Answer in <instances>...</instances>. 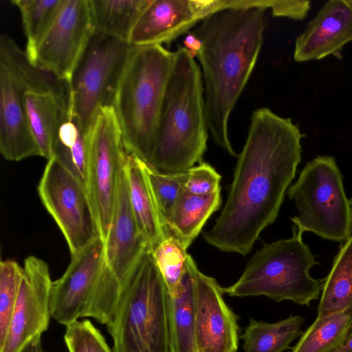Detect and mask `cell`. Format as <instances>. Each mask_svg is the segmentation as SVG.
Listing matches in <instances>:
<instances>
[{
  "mask_svg": "<svg viewBox=\"0 0 352 352\" xmlns=\"http://www.w3.org/2000/svg\"><path fill=\"white\" fill-rule=\"evenodd\" d=\"M94 31L129 43L133 30L151 0H89Z\"/></svg>",
  "mask_w": 352,
  "mask_h": 352,
  "instance_id": "cell-22",
  "label": "cell"
},
{
  "mask_svg": "<svg viewBox=\"0 0 352 352\" xmlns=\"http://www.w3.org/2000/svg\"><path fill=\"white\" fill-rule=\"evenodd\" d=\"M145 166L146 162L127 153L124 170L131 205L147 249L153 252L170 234L157 205Z\"/></svg>",
  "mask_w": 352,
  "mask_h": 352,
  "instance_id": "cell-19",
  "label": "cell"
},
{
  "mask_svg": "<svg viewBox=\"0 0 352 352\" xmlns=\"http://www.w3.org/2000/svg\"><path fill=\"white\" fill-rule=\"evenodd\" d=\"M292 228V237L264 243L237 281L223 287V292L241 298L265 296L276 302L291 300L308 307L317 300L323 280L314 278L309 271L319 263L303 242V232Z\"/></svg>",
  "mask_w": 352,
  "mask_h": 352,
  "instance_id": "cell-6",
  "label": "cell"
},
{
  "mask_svg": "<svg viewBox=\"0 0 352 352\" xmlns=\"http://www.w3.org/2000/svg\"><path fill=\"white\" fill-rule=\"evenodd\" d=\"M93 32L89 1L63 0L50 28L27 55L35 65L69 82Z\"/></svg>",
  "mask_w": 352,
  "mask_h": 352,
  "instance_id": "cell-11",
  "label": "cell"
},
{
  "mask_svg": "<svg viewBox=\"0 0 352 352\" xmlns=\"http://www.w3.org/2000/svg\"><path fill=\"white\" fill-rule=\"evenodd\" d=\"M352 41V6L349 0L327 1L295 41L294 59L302 63L329 56L341 58Z\"/></svg>",
  "mask_w": 352,
  "mask_h": 352,
  "instance_id": "cell-17",
  "label": "cell"
},
{
  "mask_svg": "<svg viewBox=\"0 0 352 352\" xmlns=\"http://www.w3.org/2000/svg\"><path fill=\"white\" fill-rule=\"evenodd\" d=\"M40 352H44V351H43V349L41 350V351H40Z\"/></svg>",
  "mask_w": 352,
  "mask_h": 352,
  "instance_id": "cell-40",
  "label": "cell"
},
{
  "mask_svg": "<svg viewBox=\"0 0 352 352\" xmlns=\"http://www.w3.org/2000/svg\"><path fill=\"white\" fill-rule=\"evenodd\" d=\"M124 163L118 173L111 224L104 241L105 265L122 289L131 271L148 250L131 205Z\"/></svg>",
  "mask_w": 352,
  "mask_h": 352,
  "instance_id": "cell-16",
  "label": "cell"
},
{
  "mask_svg": "<svg viewBox=\"0 0 352 352\" xmlns=\"http://www.w3.org/2000/svg\"><path fill=\"white\" fill-rule=\"evenodd\" d=\"M349 205H350L351 216V221H352V197L349 199Z\"/></svg>",
  "mask_w": 352,
  "mask_h": 352,
  "instance_id": "cell-38",
  "label": "cell"
},
{
  "mask_svg": "<svg viewBox=\"0 0 352 352\" xmlns=\"http://www.w3.org/2000/svg\"><path fill=\"white\" fill-rule=\"evenodd\" d=\"M184 47L195 57L201 47L200 40L193 34H188L184 40Z\"/></svg>",
  "mask_w": 352,
  "mask_h": 352,
  "instance_id": "cell-35",
  "label": "cell"
},
{
  "mask_svg": "<svg viewBox=\"0 0 352 352\" xmlns=\"http://www.w3.org/2000/svg\"><path fill=\"white\" fill-rule=\"evenodd\" d=\"M305 135L290 118L253 111L224 207L204 238L225 252L247 255L274 223L301 161Z\"/></svg>",
  "mask_w": 352,
  "mask_h": 352,
  "instance_id": "cell-1",
  "label": "cell"
},
{
  "mask_svg": "<svg viewBox=\"0 0 352 352\" xmlns=\"http://www.w3.org/2000/svg\"><path fill=\"white\" fill-rule=\"evenodd\" d=\"M171 352H197L194 315V280L188 265L179 287L170 298Z\"/></svg>",
  "mask_w": 352,
  "mask_h": 352,
  "instance_id": "cell-24",
  "label": "cell"
},
{
  "mask_svg": "<svg viewBox=\"0 0 352 352\" xmlns=\"http://www.w3.org/2000/svg\"><path fill=\"white\" fill-rule=\"evenodd\" d=\"M23 269L12 260L0 263V345L3 342L17 299Z\"/></svg>",
  "mask_w": 352,
  "mask_h": 352,
  "instance_id": "cell-30",
  "label": "cell"
},
{
  "mask_svg": "<svg viewBox=\"0 0 352 352\" xmlns=\"http://www.w3.org/2000/svg\"><path fill=\"white\" fill-rule=\"evenodd\" d=\"M25 85L0 65V151L5 159L20 161L39 155L25 112Z\"/></svg>",
  "mask_w": 352,
  "mask_h": 352,
  "instance_id": "cell-18",
  "label": "cell"
},
{
  "mask_svg": "<svg viewBox=\"0 0 352 352\" xmlns=\"http://www.w3.org/2000/svg\"><path fill=\"white\" fill-rule=\"evenodd\" d=\"M133 46L94 31L69 80V110L87 132L99 110L113 107Z\"/></svg>",
  "mask_w": 352,
  "mask_h": 352,
  "instance_id": "cell-8",
  "label": "cell"
},
{
  "mask_svg": "<svg viewBox=\"0 0 352 352\" xmlns=\"http://www.w3.org/2000/svg\"><path fill=\"white\" fill-rule=\"evenodd\" d=\"M331 352H352V331L345 342Z\"/></svg>",
  "mask_w": 352,
  "mask_h": 352,
  "instance_id": "cell-36",
  "label": "cell"
},
{
  "mask_svg": "<svg viewBox=\"0 0 352 352\" xmlns=\"http://www.w3.org/2000/svg\"><path fill=\"white\" fill-rule=\"evenodd\" d=\"M163 100L151 166L164 173L188 170L207 148L204 89L199 65L177 45Z\"/></svg>",
  "mask_w": 352,
  "mask_h": 352,
  "instance_id": "cell-3",
  "label": "cell"
},
{
  "mask_svg": "<svg viewBox=\"0 0 352 352\" xmlns=\"http://www.w3.org/2000/svg\"><path fill=\"white\" fill-rule=\"evenodd\" d=\"M19 10L27 54L36 47L56 19L63 0H12Z\"/></svg>",
  "mask_w": 352,
  "mask_h": 352,
  "instance_id": "cell-28",
  "label": "cell"
},
{
  "mask_svg": "<svg viewBox=\"0 0 352 352\" xmlns=\"http://www.w3.org/2000/svg\"><path fill=\"white\" fill-rule=\"evenodd\" d=\"M87 156V134L69 111L54 140L52 157L57 158L85 185Z\"/></svg>",
  "mask_w": 352,
  "mask_h": 352,
  "instance_id": "cell-27",
  "label": "cell"
},
{
  "mask_svg": "<svg viewBox=\"0 0 352 352\" xmlns=\"http://www.w3.org/2000/svg\"><path fill=\"white\" fill-rule=\"evenodd\" d=\"M352 311V235L340 246L323 279L317 316Z\"/></svg>",
  "mask_w": 352,
  "mask_h": 352,
  "instance_id": "cell-23",
  "label": "cell"
},
{
  "mask_svg": "<svg viewBox=\"0 0 352 352\" xmlns=\"http://www.w3.org/2000/svg\"><path fill=\"white\" fill-rule=\"evenodd\" d=\"M64 340L69 352H113L100 331L89 320L66 326Z\"/></svg>",
  "mask_w": 352,
  "mask_h": 352,
  "instance_id": "cell-32",
  "label": "cell"
},
{
  "mask_svg": "<svg viewBox=\"0 0 352 352\" xmlns=\"http://www.w3.org/2000/svg\"><path fill=\"white\" fill-rule=\"evenodd\" d=\"M170 298L166 283L146 250L129 274L111 323L113 352H171Z\"/></svg>",
  "mask_w": 352,
  "mask_h": 352,
  "instance_id": "cell-5",
  "label": "cell"
},
{
  "mask_svg": "<svg viewBox=\"0 0 352 352\" xmlns=\"http://www.w3.org/2000/svg\"><path fill=\"white\" fill-rule=\"evenodd\" d=\"M145 168L157 205L166 223V219L170 214L184 189L186 171L164 173L146 163Z\"/></svg>",
  "mask_w": 352,
  "mask_h": 352,
  "instance_id": "cell-31",
  "label": "cell"
},
{
  "mask_svg": "<svg viewBox=\"0 0 352 352\" xmlns=\"http://www.w3.org/2000/svg\"><path fill=\"white\" fill-rule=\"evenodd\" d=\"M287 193L298 212L291 219L293 226L303 232L337 242L352 235L349 199L333 157L319 155L308 162Z\"/></svg>",
  "mask_w": 352,
  "mask_h": 352,
  "instance_id": "cell-7",
  "label": "cell"
},
{
  "mask_svg": "<svg viewBox=\"0 0 352 352\" xmlns=\"http://www.w3.org/2000/svg\"><path fill=\"white\" fill-rule=\"evenodd\" d=\"M186 250L176 237L170 235L152 252L171 296L176 294L186 270L188 256Z\"/></svg>",
  "mask_w": 352,
  "mask_h": 352,
  "instance_id": "cell-29",
  "label": "cell"
},
{
  "mask_svg": "<svg viewBox=\"0 0 352 352\" xmlns=\"http://www.w3.org/2000/svg\"><path fill=\"white\" fill-rule=\"evenodd\" d=\"M23 269L17 299L0 352H22L47 329L52 316L53 282L47 264L37 257L29 256Z\"/></svg>",
  "mask_w": 352,
  "mask_h": 352,
  "instance_id": "cell-12",
  "label": "cell"
},
{
  "mask_svg": "<svg viewBox=\"0 0 352 352\" xmlns=\"http://www.w3.org/2000/svg\"><path fill=\"white\" fill-rule=\"evenodd\" d=\"M351 331L352 311L317 316L292 352H331L345 342Z\"/></svg>",
  "mask_w": 352,
  "mask_h": 352,
  "instance_id": "cell-26",
  "label": "cell"
},
{
  "mask_svg": "<svg viewBox=\"0 0 352 352\" xmlns=\"http://www.w3.org/2000/svg\"><path fill=\"white\" fill-rule=\"evenodd\" d=\"M304 318L291 315L285 319L270 323L252 318L241 338L244 352H283L302 334Z\"/></svg>",
  "mask_w": 352,
  "mask_h": 352,
  "instance_id": "cell-25",
  "label": "cell"
},
{
  "mask_svg": "<svg viewBox=\"0 0 352 352\" xmlns=\"http://www.w3.org/2000/svg\"><path fill=\"white\" fill-rule=\"evenodd\" d=\"M221 176L206 162H201L186 170L184 188L192 195H208L221 190Z\"/></svg>",
  "mask_w": 352,
  "mask_h": 352,
  "instance_id": "cell-33",
  "label": "cell"
},
{
  "mask_svg": "<svg viewBox=\"0 0 352 352\" xmlns=\"http://www.w3.org/2000/svg\"><path fill=\"white\" fill-rule=\"evenodd\" d=\"M86 189L105 241L109 230L119 170L127 152L113 107L99 110L87 134Z\"/></svg>",
  "mask_w": 352,
  "mask_h": 352,
  "instance_id": "cell-9",
  "label": "cell"
},
{
  "mask_svg": "<svg viewBox=\"0 0 352 352\" xmlns=\"http://www.w3.org/2000/svg\"><path fill=\"white\" fill-rule=\"evenodd\" d=\"M174 57L163 45L133 47L113 104L126 151L148 164Z\"/></svg>",
  "mask_w": 352,
  "mask_h": 352,
  "instance_id": "cell-4",
  "label": "cell"
},
{
  "mask_svg": "<svg viewBox=\"0 0 352 352\" xmlns=\"http://www.w3.org/2000/svg\"><path fill=\"white\" fill-rule=\"evenodd\" d=\"M221 190L208 195H195L184 188L166 225L170 235L176 237L186 248L201 231L210 217L221 204Z\"/></svg>",
  "mask_w": 352,
  "mask_h": 352,
  "instance_id": "cell-21",
  "label": "cell"
},
{
  "mask_svg": "<svg viewBox=\"0 0 352 352\" xmlns=\"http://www.w3.org/2000/svg\"><path fill=\"white\" fill-rule=\"evenodd\" d=\"M215 12L214 0H151L129 43L133 47L169 45Z\"/></svg>",
  "mask_w": 352,
  "mask_h": 352,
  "instance_id": "cell-15",
  "label": "cell"
},
{
  "mask_svg": "<svg viewBox=\"0 0 352 352\" xmlns=\"http://www.w3.org/2000/svg\"><path fill=\"white\" fill-rule=\"evenodd\" d=\"M311 7V1L266 0V8L270 9L273 16L294 20L304 19Z\"/></svg>",
  "mask_w": 352,
  "mask_h": 352,
  "instance_id": "cell-34",
  "label": "cell"
},
{
  "mask_svg": "<svg viewBox=\"0 0 352 352\" xmlns=\"http://www.w3.org/2000/svg\"><path fill=\"white\" fill-rule=\"evenodd\" d=\"M349 2L351 4V6H352V0H349Z\"/></svg>",
  "mask_w": 352,
  "mask_h": 352,
  "instance_id": "cell-39",
  "label": "cell"
},
{
  "mask_svg": "<svg viewBox=\"0 0 352 352\" xmlns=\"http://www.w3.org/2000/svg\"><path fill=\"white\" fill-rule=\"evenodd\" d=\"M104 265L100 237L72 256L65 273L52 283L50 309L54 320L67 326L82 317Z\"/></svg>",
  "mask_w": 352,
  "mask_h": 352,
  "instance_id": "cell-14",
  "label": "cell"
},
{
  "mask_svg": "<svg viewBox=\"0 0 352 352\" xmlns=\"http://www.w3.org/2000/svg\"><path fill=\"white\" fill-rule=\"evenodd\" d=\"M194 280V315L197 352H236L237 318L227 305L217 280L202 273L190 254L187 258Z\"/></svg>",
  "mask_w": 352,
  "mask_h": 352,
  "instance_id": "cell-13",
  "label": "cell"
},
{
  "mask_svg": "<svg viewBox=\"0 0 352 352\" xmlns=\"http://www.w3.org/2000/svg\"><path fill=\"white\" fill-rule=\"evenodd\" d=\"M262 8H230L201 21L200 63L208 131L214 142L236 156L228 133L234 109L256 63L267 25Z\"/></svg>",
  "mask_w": 352,
  "mask_h": 352,
  "instance_id": "cell-2",
  "label": "cell"
},
{
  "mask_svg": "<svg viewBox=\"0 0 352 352\" xmlns=\"http://www.w3.org/2000/svg\"><path fill=\"white\" fill-rule=\"evenodd\" d=\"M42 349L41 338H38L29 344L22 352H40Z\"/></svg>",
  "mask_w": 352,
  "mask_h": 352,
  "instance_id": "cell-37",
  "label": "cell"
},
{
  "mask_svg": "<svg viewBox=\"0 0 352 352\" xmlns=\"http://www.w3.org/2000/svg\"><path fill=\"white\" fill-rule=\"evenodd\" d=\"M47 161L38 192L73 256L100 237L97 221L85 184L55 157Z\"/></svg>",
  "mask_w": 352,
  "mask_h": 352,
  "instance_id": "cell-10",
  "label": "cell"
},
{
  "mask_svg": "<svg viewBox=\"0 0 352 352\" xmlns=\"http://www.w3.org/2000/svg\"><path fill=\"white\" fill-rule=\"evenodd\" d=\"M23 101L29 126L40 156L52 157L58 129L69 112L70 94L25 91Z\"/></svg>",
  "mask_w": 352,
  "mask_h": 352,
  "instance_id": "cell-20",
  "label": "cell"
}]
</instances>
